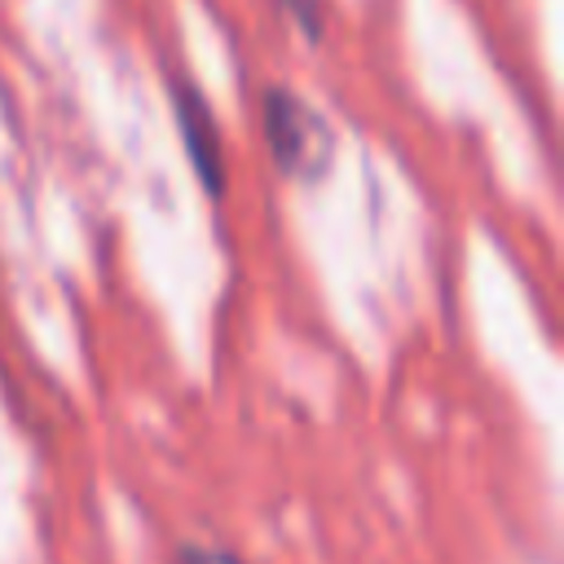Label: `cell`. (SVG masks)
Segmentation results:
<instances>
[{"instance_id": "obj_2", "label": "cell", "mask_w": 564, "mask_h": 564, "mask_svg": "<svg viewBox=\"0 0 564 564\" xmlns=\"http://www.w3.org/2000/svg\"><path fill=\"white\" fill-rule=\"evenodd\" d=\"M172 110H176V128H181V141H185V154H189V167L194 176L203 181V189L212 198L225 194V145H220V128H216V115L207 106V97L198 93L194 79H172Z\"/></svg>"}, {"instance_id": "obj_4", "label": "cell", "mask_w": 564, "mask_h": 564, "mask_svg": "<svg viewBox=\"0 0 564 564\" xmlns=\"http://www.w3.org/2000/svg\"><path fill=\"white\" fill-rule=\"evenodd\" d=\"M176 564H242L234 551H225V546H198V542H185L181 551H176Z\"/></svg>"}, {"instance_id": "obj_3", "label": "cell", "mask_w": 564, "mask_h": 564, "mask_svg": "<svg viewBox=\"0 0 564 564\" xmlns=\"http://www.w3.org/2000/svg\"><path fill=\"white\" fill-rule=\"evenodd\" d=\"M278 9H282L308 40H322V31H326V4H322V0H278Z\"/></svg>"}, {"instance_id": "obj_1", "label": "cell", "mask_w": 564, "mask_h": 564, "mask_svg": "<svg viewBox=\"0 0 564 564\" xmlns=\"http://www.w3.org/2000/svg\"><path fill=\"white\" fill-rule=\"evenodd\" d=\"M264 141H269L273 163L295 181L322 176L335 154V137H330L326 119L300 93H291L282 84L264 88Z\"/></svg>"}]
</instances>
